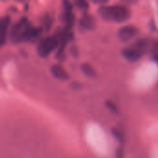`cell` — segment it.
<instances>
[{
	"mask_svg": "<svg viewBox=\"0 0 158 158\" xmlns=\"http://www.w3.org/2000/svg\"><path fill=\"white\" fill-rule=\"evenodd\" d=\"M98 13L103 19L117 23H123L131 18L130 8L123 5L101 6Z\"/></svg>",
	"mask_w": 158,
	"mask_h": 158,
	"instance_id": "obj_1",
	"label": "cell"
},
{
	"mask_svg": "<svg viewBox=\"0 0 158 158\" xmlns=\"http://www.w3.org/2000/svg\"><path fill=\"white\" fill-rule=\"evenodd\" d=\"M59 42L55 34L47 37L42 38L38 43H37V47L36 51L37 54L41 57H47L49 55H51L55 50L58 48Z\"/></svg>",
	"mask_w": 158,
	"mask_h": 158,
	"instance_id": "obj_2",
	"label": "cell"
},
{
	"mask_svg": "<svg viewBox=\"0 0 158 158\" xmlns=\"http://www.w3.org/2000/svg\"><path fill=\"white\" fill-rule=\"evenodd\" d=\"M44 30L42 27H34L31 23L25 28L22 34L19 38V43H27V42H39L42 39V35L44 33Z\"/></svg>",
	"mask_w": 158,
	"mask_h": 158,
	"instance_id": "obj_3",
	"label": "cell"
},
{
	"mask_svg": "<svg viewBox=\"0 0 158 158\" xmlns=\"http://www.w3.org/2000/svg\"><path fill=\"white\" fill-rule=\"evenodd\" d=\"M30 24L29 19L26 17L19 19L17 22H15L9 30V38L13 44H19V38L22 34L25 28Z\"/></svg>",
	"mask_w": 158,
	"mask_h": 158,
	"instance_id": "obj_4",
	"label": "cell"
},
{
	"mask_svg": "<svg viewBox=\"0 0 158 158\" xmlns=\"http://www.w3.org/2000/svg\"><path fill=\"white\" fill-rule=\"evenodd\" d=\"M11 25L10 16H4L0 18V48L3 47L7 40L9 35V30Z\"/></svg>",
	"mask_w": 158,
	"mask_h": 158,
	"instance_id": "obj_5",
	"label": "cell"
},
{
	"mask_svg": "<svg viewBox=\"0 0 158 158\" xmlns=\"http://www.w3.org/2000/svg\"><path fill=\"white\" fill-rule=\"evenodd\" d=\"M139 32L137 27L133 25H125L121 27L118 32V37L121 42H129L132 40Z\"/></svg>",
	"mask_w": 158,
	"mask_h": 158,
	"instance_id": "obj_6",
	"label": "cell"
},
{
	"mask_svg": "<svg viewBox=\"0 0 158 158\" xmlns=\"http://www.w3.org/2000/svg\"><path fill=\"white\" fill-rule=\"evenodd\" d=\"M121 54L123 56V57L130 61V62H136V61H139L142 56H143L136 47H134L133 45L131 46H128V47H125L122 49L121 51Z\"/></svg>",
	"mask_w": 158,
	"mask_h": 158,
	"instance_id": "obj_7",
	"label": "cell"
},
{
	"mask_svg": "<svg viewBox=\"0 0 158 158\" xmlns=\"http://www.w3.org/2000/svg\"><path fill=\"white\" fill-rule=\"evenodd\" d=\"M50 72L54 78L61 81H67L69 79L68 71L59 64H55L50 68Z\"/></svg>",
	"mask_w": 158,
	"mask_h": 158,
	"instance_id": "obj_8",
	"label": "cell"
},
{
	"mask_svg": "<svg viewBox=\"0 0 158 158\" xmlns=\"http://www.w3.org/2000/svg\"><path fill=\"white\" fill-rule=\"evenodd\" d=\"M79 26L84 31H92L95 26V19L90 14H83L79 20Z\"/></svg>",
	"mask_w": 158,
	"mask_h": 158,
	"instance_id": "obj_9",
	"label": "cell"
},
{
	"mask_svg": "<svg viewBox=\"0 0 158 158\" xmlns=\"http://www.w3.org/2000/svg\"><path fill=\"white\" fill-rule=\"evenodd\" d=\"M62 20H63L66 28L72 29V27L75 23V16H74L73 12H63Z\"/></svg>",
	"mask_w": 158,
	"mask_h": 158,
	"instance_id": "obj_10",
	"label": "cell"
},
{
	"mask_svg": "<svg viewBox=\"0 0 158 158\" xmlns=\"http://www.w3.org/2000/svg\"><path fill=\"white\" fill-rule=\"evenodd\" d=\"M53 22H54L53 16L49 13L44 14L43 17V25L41 26L44 31H49L53 26Z\"/></svg>",
	"mask_w": 158,
	"mask_h": 158,
	"instance_id": "obj_11",
	"label": "cell"
},
{
	"mask_svg": "<svg viewBox=\"0 0 158 158\" xmlns=\"http://www.w3.org/2000/svg\"><path fill=\"white\" fill-rule=\"evenodd\" d=\"M81 69L82 71V73L88 77V78H95L96 77V71L95 69L93 68V66H91L88 63H83L81 66Z\"/></svg>",
	"mask_w": 158,
	"mask_h": 158,
	"instance_id": "obj_12",
	"label": "cell"
},
{
	"mask_svg": "<svg viewBox=\"0 0 158 158\" xmlns=\"http://www.w3.org/2000/svg\"><path fill=\"white\" fill-rule=\"evenodd\" d=\"M106 106L107 107V109H108L110 112H112V113H114V114H118V106H116V104H114L113 102H111V101H106Z\"/></svg>",
	"mask_w": 158,
	"mask_h": 158,
	"instance_id": "obj_13",
	"label": "cell"
},
{
	"mask_svg": "<svg viewBox=\"0 0 158 158\" xmlns=\"http://www.w3.org/2000/svg\"><path fill=\"white\" fill-rule=\"evenodd\" d=\"M63 12H73V6L69 1L63 2Z\"/></svg>",
	"mask_w": 158,
	"mask_h": 158,
	"instance_id": "obj_14",
	"label": "cell"
},
{
	"mask_svg": "<svg viewBox=\"0 0 158 158\" xmlns=\"http://www.w3.org/2000/svg\"><path fill=\"white\" fill-rule=\"evenodd\" d=\"M75 4H76V6H77L80 9H81V10H87V9H88V6H89V4H88L86 1H84V0L77 1Z\"/></svg>",
	"mask_w": 158,
	"mask_h": 158,
	"instance_id": "obj_15",
	"label": "cell"
},
{
	"mask_svg": "<svg viewBox=\"0 0 158 158\" xmlns=\"http://www.w3.org/2000/svg\"><path fill=\"white\" fill-rule=\"evenodd\" d=\"M112 132H113V135L119 141V142H122L123 140H124V138H123V134L121 133V131H118L117 129H114L113 131H112Z\"/></svg>",
	"mask_w": 158,
	"mask_h": 158,
	"instance_id": "obj_16",
	"label": "cell"
},
{
	"mask_svg": "<svg viewBox=\"0 0 158 158\" xmlns=\"http://www.w3.org/2000/svg\"><path fill=\"white\" fill-rule=\"evenodd\" d=\"M70 54H71L72 56H78V49H77L76 46H72V47L70 48Z\"/></svg>",
	"mask_w": 158,
	"mask_h": 158,
	"instance_id": "obj_17",
	"label": "cell"
},
{
	"mask_svg": "<svg viewBox=\"0 0 158 158\" xmlns=\"http://www.w3.org/2000/svg\"><path fill=\"white\" fill-rule=\"evenodd\" d=\"M117 158H123V151L122 149H119L117 153Z\"/></svg>",
	"mask_w": 158,
	"mask_h": 158,
	"instance_id": "obj_18",
	"label": "cell"
},
{
	"mask_svg": "<svg viewBox=\"0 0 158 158\" xmlns=\"http://www.w3.org/2000/svg\"><path fill=\"white\" fill-rule=\"evenodd\" d=\"M153 59H154V60H155V61H156V62L158 64V52L153 55Z\"/></svg>",
	"mask_w": 158,
	"mask_h": 158,
	"instance_id": "obj_19",
	"label": "cell"
}]
</instances>
